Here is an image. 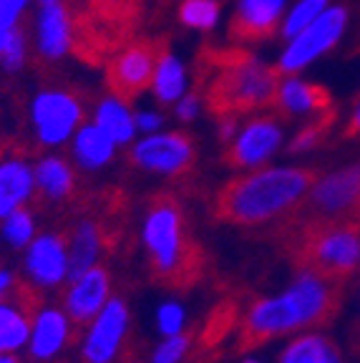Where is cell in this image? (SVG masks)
I'll return each instance as SVG.
<instances>
[{"label":"cell","mask_w":360,"mask_h":363,"mask_svg":"<svg viewBox=\"0 0 360 363\" xmlns=\"http://www.w3.org/2000/svg\"><path fill=\"white\" fill-rule=\"evenodd\" d=\"M66 343H71V328L68 315L61 311H43L35 320L33 338H30V356L33 358H51L61 351Z\"/></svg>","instance_id":"cell-20"},{"label":"cell","mask_w":360,"mask_h":363,"mask_svg":"<svg viewBox=\"0 0 360 363\" xmlns=\"http://www.w3.org/2000/svg\"><path fill=\"white\" fill-rule=\"evenodd\" d=\"M11 35V33H8ZM8 35H0V51H3V45H6V40H8Z\"/></svg>","instance_id":"cell-41"},{"label":"cell","mask_w":360,"mask_h":363,"mask_svg":"<svg viewBox=\"0 0 360 363\" xmlns=\"http://www.w3.org/2000/svg\"><path fill=\"white\" fill-rule=\"evenodd\" d=\"M3 235L13 247H26L33 240V215L28 210L18 207L16 212L3 220Z\"/></svg>","instance_id":"cell-30"},{"label":"cell","mask_w":360,"mask_h":363,"mask_svg":"<svg viewBox=\"0 0 360 363\" xmlns=\"http://www.w3.org/2000/svg\"><path fill=\"white\" fill-rule=\"evenodd\" d=\"M154 91L162 101H174L184 91V71H181V63L169 53V48L159 58L157 74H154Z\"/></svg>","instance_id":"cell-27"},{"label":"cell","mask_w":360,"mask_h":363,"mask_svg":"<svg viewBox=\"0 0 360 363\" xmlns=\"http://www.w3.org/2000/svg\"><path fill=\"white\" fill-rule=\"evenodd\" d=\"M0 363H21V358L13 356V351H0Z\"/></svg>","instance_id":"cell-40"},{"label":"cell","mask_w":360,"mask_h":363,"mask_svg":"<svg viewBox=\"0 0 360 363\" xmlns=\"http://www.w3.org/2000/svg\"><path fill=\"white\" fill-rule=\"evenodd\" d=\"M40 51L45 56L58 58L68 51L71 45V21H68V13L63 6L56 3H48L40 13Z\"/></svg>","instance_id":"cell-22"},{"label":"cell","mask_w":360,"mask_h":363,"mask_svg":"<svg viewBox=\"0 0 360 363\" xmlns=\"http://www.w3.org/2000/svg\"><path fill=\"white\" fill-rule=\"evenodd\" d=\"M197 335H199V323L191 325V328H181L179 333L169 335V338L157 348L152 363H179L181 358L191 353V348L197 343Z\"/></svg>","instance_id":"cell-28"},{"label":"cell","mask_w":360,"mask_h":363,"mask_svg":"<svg viewBox=\"0 0 360 363\" xmlns=\"http://www.w3.org/2000/svg\"><path fill=\"white\" fill-rule=\"evenodd\" d=\"M350 129H353V131H360V99H358V104H355V108H353V119H350Z\"/></svg>","instance_id":"cell-38"},{"label":"cell","mask_w":360,"mask_h":363,"mask_svg":"<svg viewBox=\"0 0 360 363\" xmlns=\"http://www.w3.org/2000/svg\"><path fill=\"white\" fill-rule=\"evenodd\" d=\"M149 280L171 295H189L209 272V252L194 238L176 197L152 194L144 220Z\"/></svg>","instance_id":"cell-1"},{"label":"cell","mask_w":360,"mask_h":363,"mask_svg":"<svg viewBox=\"0 0 360 363\" xmlns=\"http://www.w3.org/2000/svg\"><path fill=\"white\" fill-rule=\"evenodd\" d=\"M11 280H13V275L8 270H0V295H3V290L11 285Z\"/></svg>","instance_id":"cell-39"},{"label":"cell","mask_w":360,"mask_h":363,"mask_svg":"<svg viewBox=\"0 0 360 363\" xmlns=\"http://www.w3.org/2000/svg\"><path fill=\"white\" fill-rule=\"evenodd\" d=\"M360 262V233L350 225L320 227L298 245V270L335 280Z\"/></svg>","instance_id":"cell-5"},{"label":"cell","mask_w":360,"mask_h":363,"mask_svg":"<svg viewBox=\"0 0 360 363\" xmlns=\"http://www.w3.org/2000/svg\"><path fill=\"white\" fill-rule=\"evenodd\" d=\"M327 6H330V0H298V3L290 8V13H287L285 23H282V35H285L287 40L293 38V35H298L300 30L308 28L310 23L315 21Z\"/></svg>","instance_id":"cell-29"},{"label":"cell","mask_w":360,"mask_h":363,"mask_svg":"<svg viewBox=\"0 0 360 363\" xmlns=\"http://www.w3.org/2000/svg\"><path fill=\"white\" fill-rule=\"evenodd\" d=\"M335 288L315 272H300L290 288L277 298H259L237 325L235 353H249L267 340L290 330L322 325L335 313Z\"/></svg>","instance_id":"cell-3"},{"label":"cell","mask_w":360,"mask_h":363,"mask_svg":"<svg viewBox=\"0 0 360 363\" xmlns=\"http://www.w3.org/2000/svg\"><path fill=\"white\" fill-rule=\"evenodd\" d=\"M348 8L327 6L308 28H303L298 35L290 38V43L285 45V51L280 56V63H277V71L287 76L300 74L303 68H308L310 63L325 56L340 43V38L348 30Z\"/></svg>","instance_id":"cell-6"},{"label":"cell","mask_w":360,"mask_h":363,"mask_svg":"<svg viewBox=\"0 0 360 363\" xmlns=\"http://www.w3.org/2000/svg\"><path fill=\"white\" fill-rule=\"evenodd\" d=\"M315 179V172L300 167H272L240 174L217 189L209 204V217L235 227L265 225L308 197Z\"/></svg>","instance_id":"cell-2"},{"label":"cell","mask_w":360,"mask_h":363,"mask_svg":"<svg viewBox=\"0 0 360 363\" xmlns=\"http://www.w3.org/2000/svg\"><path fill=\"white\" fill-rule=\"evenodd\" d=\"M3 61H6V68L8 71H16V68H21L23 63V38L21 33H16V30H11V35H8L6 45H3Z\"/></svg>","instance_id":"cell-34"},{"label":"cell","mask_w":360,"mask_h":363,"mask_svg":"<svg viewBox=\"0 0 360 363\" xmlns=\"http://www.w3.org/2000/svg\"><path fill=\"white\" fill-rule=\"evenodd\" d=\"M247 363H257V361H247Z\"/></svg>","instance_id":"cell-43"},{"label":"cell","mask_w":360,"mask_h":363,"mask_svg":"<svg viewBox=\"0 0 360 363\" xmlns=\"http://www.w3.org/2000/svg\"><path fill=\"white\" fill-rule=\"evenodd\" d=\"M240 320H242V315H240V306L235 301L217 303L199 323V335L191 353H202V356H209L212 361H220V346L227 340V335L240 325Z\"/></svg>","instance_id":"cell-18"},{"label":"cell","mask_w":360,"mask_h":363,"mask_svg":"<svg viewBox=\"0 0 360 363\" xmlns=\"http://www.w3.org/2000/svg\"><path fill=\"white\" fill-rule=\"evenodd\" d=\"M71 260V230L43 235L28 250V270L38 285H58L68 275Z\"/></svg>","instance_id":"cell-16"},{"label":"cell","mask_w":360,"mask_h":363,"mask_svg":"<svg viewBox=\"0 0 360 363\" xmlns=\"http://www.w3.org/2000/svg\"><path fill=\"white\" fill-rule=\"evenodd\" d=\"M33 192V172L23 162L0 164V220L23 207V202Z\"/></svg>","instance_id":"cell-21"},{"label":"cell","mask_w":360,"mask_h":363,"mask_svg":"<svg viewBox=\"0 0 360 363\" xmlns=\"http://www.w3.org/2000/svg\"><path fill=\"white\" fill-rule=\"evenodd\" d=\"M167 51L164 43H134L118 51L106 68V81L118 101H134L157 74L159 58Z\"/></svg>","instance_id":"cell-9"},{"label":"cell","mask_w":360,"mask_h":363,"mask_svg":"<svg viewBox=\"0 0 360 363\" xmlns=\"http://www.w3.org/2000/svg\"><path fill=\"white\" fill-rule=\"evenodd\" d=\"M220 16V6L214 0H184L179 18L189 28H212Z\"/></svg>","instance_id":"cell-31"},{"label":"cell","mask_w":360,"mask_h":363,"mask_svg":"<svg viewBox=\"0 0 360 363\" xmlns=\"http://www.w3.org/2000/svg\"><path fill=\"white\" fill-rule=\"evenodd\" d=\"M181 325H184V311L179 306L169 303V306H164L159 311V328H162V333L174 335L181 330Z\"/></svg>","instance_id":"cell-33"},{"label":"cell","mask_w":360,"mask_h":363,"mask_svg":"<svg viewBox=\"0 0 360 363\" xmlns=\"http://www.w3.org/2000/svg\"><path fill=\"white\" fill-rule=\"evenodd\" d=\"M277 106L293 116H305V113H317L327 106V96L320 86L303 81L298 76H290L277 86Z\"/></svg>","instance_id":"cell-19"},{"label":"cell","mask_w":360,"mask_h":363,"mask_svg":"<svg viewBox=\"0 0 360 363\" xmlns=\"http://www.w3.org/2000/svg\"><path fill=\"white\" fill-rule=\"evenodd\" d=\"M35 179H38L40 194L56 199V202L74 194V172H71V167L63 159H45V162H40Z\"/></svg>","instance_id":"cell-25"},{"label":"cell","mask_w":360,"mask_h":363,"mask_svg":"<svg viewBox=\"0 0 360 363\" xmlns=\"http://www.w3.org/2000/svg\"><path fill=\"white\" fill-rule=\"evenodd\" d=\"M280 363H343L338 348L322 335H300L285 348Z\"/></svg>","instance_id":"cell-23"},{"label":"cell","mask_w":360,"mask_h":363,"mask_svg":"<svg viewBox=\"0 0 360 363\" xmlns=\"http://www.w3.org/2000/svg\"><path fill=\"white\" fill-rule=\"evenodd\" d=\"M118 245V230L96 220H84L71 230V260H68V278L76 280L81 272L96 265L103 250Z\"/></svg>","instance_id":"cell-15"},{"label":"cell","mask_w":360,"mask_h":363,"mask_svg":"<svg viewBox=\"0 0 360 363\" xmlns=\"http://www.w3.org/2000/svg\"><path fill=\"white\" fill-rule=\"evenodd\" d=\"M197 111H199V99L191 94V96H186L184 101L179 104V119H184V121H191L194 116H197Z\"/></svg>","instance_id":"cell-36"},{"label":"cell","mask_w":360,"mask_h":363,"mask_svg":"<svg viewBox=\"0 0 360 363\" xmlns=\"http://www.w3.org/2000/svg\"><path fill=\"white\" fill-rule=\"evenodd\" d=\"M113 139L101 129V126H86L84 131L76 139V159L79 164L86 169H96V167H103L108 159L113 157Z\"/></svg>","instance_id":"cell-24"},{"label":"cell","mask_w":360,"mask_h":363,"mask_svg":"<svg viewBox=\"0 0 360 363\" xmlns=\"http://www.w3.org/2000/svg\"><path fill=\"white\" fill-rule=\"evenodd\" d=\"M282 144V126L272 116H262V119L249 121L242 129V134H237L235 142L227 147L222 154V162L232 169L240 167H257L272 157Z\"/></svg>","instance_id":"cell-12"},{"label":"cell","mask_w":360,"mask_h":363,"mask_svg":"<svg viewBox=\"0 0 360 363\" xmlns=\"http://www.w3.org/2000/svg\"><path fill=\"white\" fill-rule=\"evenodd\" d=\"M108 293H111V272L103 265H99V262L91 265L86 272H81L76 280H71L66 295H63L66 315L71 320V343L106 308Z\"/></svg>","instance_id":"cell-10"},{"label":"cell","mask_w":360,"mask_h":363,"mask_svg":"<svg viewBox=\"0 0 360 363\" xmlns=\"http://www.w3.org/2000/svg\"><path fill=\"white\" fill-rule=\"evenodd\" d=\"M23 6H26V0H0V35L11 33Z\"/></svg>","instance_id":"cell-35"},{"label":"cell","mask_w":360,"mask_h":363,"mask_svg":"<svg viewBox=\"0 0 360 363\" xmlns=\"http://www.w3.org/2000/svg\"><path fill=\"white\" fill-rule=\"evenodd\" d=\"M217 76L207 89L209 111L217 119L237 116L275 101L277 96V71L267 68L262 61L242 51L217 56Z\"/></svg>","instance_id":"cell-4"},{"label":"cell","mask_w":360,"mask_h":363,"mask_svg":"<svg viewBox=\"0 0 360 363\" xmlns=\"http://www.w3.org/2000/svg\"><path fill=\"white\" fill-rule=\"evenodd\" d=\"M322 131H325V124H322V121L308 124L305 129H300V134L290 142V152L298 154V152H308V149L317 147V142L322 139Z\"/></svg>","instance_id":"cell-32"},{"label":"cell","mask_w":360,"mask_h":363,"mask_svg":"<svg viewBox=\"0 0 360 363\" xmlns=\"http://www.w3.org/2000/svg\"><path fill=\"white\" fill-rule=\"evenodd\" d=\"M136 126L144 131H154L157 126H162V116H159V113H139Z\"/></svg>","instance_id":"cell-37"},{"label":"cell","mask_w":360,"mask_h":363,"mask_svg":"<svg viewBox=\"0 0 360 363\" xmlns=\"http://www.w3.org/2000/svg\"><path fill=\"white\" fill-rule=\"evenodd\" d=\"M287 0H240L230 23V35L240 43L267 38L277 28Z\"/></svg>","instance_id":"cell-17"},{"label":"cell","mask_w":360,"mask_h":363,"mask_svg":"<svg viewBox=\"0 0 360 363\" xmlns=\"http://www.w3.org/2000/svg\"><path fill=\"white\" fill-rule=\"evenodd\" d=\"M131 363L129 346V306L124 298H111L86 335L81 363Z\"/></svg>","instance_id":"cell-7"},{"label":"cell","mask_w":360,"mask_h":363,"mask_svg":"<svg viewBox=\"0 0 360 363\" xmlns=\"http://www.w3.org/2000/svg\"><path fill=\"white\" fill-rule=\"evenodd\" d=\"M33 119L43 144H61L81 119V104L71 94L48 91L33 104Z\"/></svg>","instance_id":"cell-13"},{"label":"cell","mask_w":360,"mask_h":363,"mask_svg":"<svg viewBox=\"0 0 360 363\" xmlns=\"http://www.w3.org/2000/svg\"><path fill=\"white\" fill-rule=\"evenodd\" d=\"M129 162L139 169L181 174L194 164V139L184 131L149 136L131 149Z\"/></svg>","instance_id":"cell-11"},{"label":"cell","mask_w":360,"mask_h":363,"mask_svg":"<svg viewBox=\"0 0 360 363\" xmlns=\"http://www.w3.org/2000/svg\"><path fill=\"white\" fill-rule=\"evenodd\" d=\"M43 293L35 283L16 278L0 295V351H16L33 333Z\"/></svg>","instance_id":"cell-8"},{"label":"cell","mask_w":360,"mask_h":363,"mask_svg":"<svg viewBox=\"0 0 360 363\" xmlns=\"http://www.w3.org/2000/svg\"><path fill=\"white\" fill-rule=\"evenodd\" d=\"M310 204L322 215H338L360 202V162L345 169L330 172L325 177H317L313 189L308 192Z\"/></svg>","instance_id":"cell-14"},{"label":"cell","mask_w":360,"mask_h":363,"mask_svg":"<svg viewBox=\"0 0 360 363\" xmlns=\"http://www.w3.org/2000/svg\"><path fill=\"white\" fill-rule=\"evenodd\" d=\"M40 3H45V6H48V3H58V0H40Z\"/></svg>","instance_id":"cell-42"},{"label":"cell","mask_w":360,"mask_h":363,"mask_svg":"<svg viewBox=\"0 0 360 363\" xmlns=\"http://www.w3.org/2000/svg\"><path fill=\"white\" fill-rule=\"evenodd\" d=\"M96 124L101 126V129L106 131L116 144L131 142V136H134V129H136V119H131L126 104L118 101V99H113V101H103L101 106H99Z\"/></svg>","instance_id":"cell-26"}]
</instances>
